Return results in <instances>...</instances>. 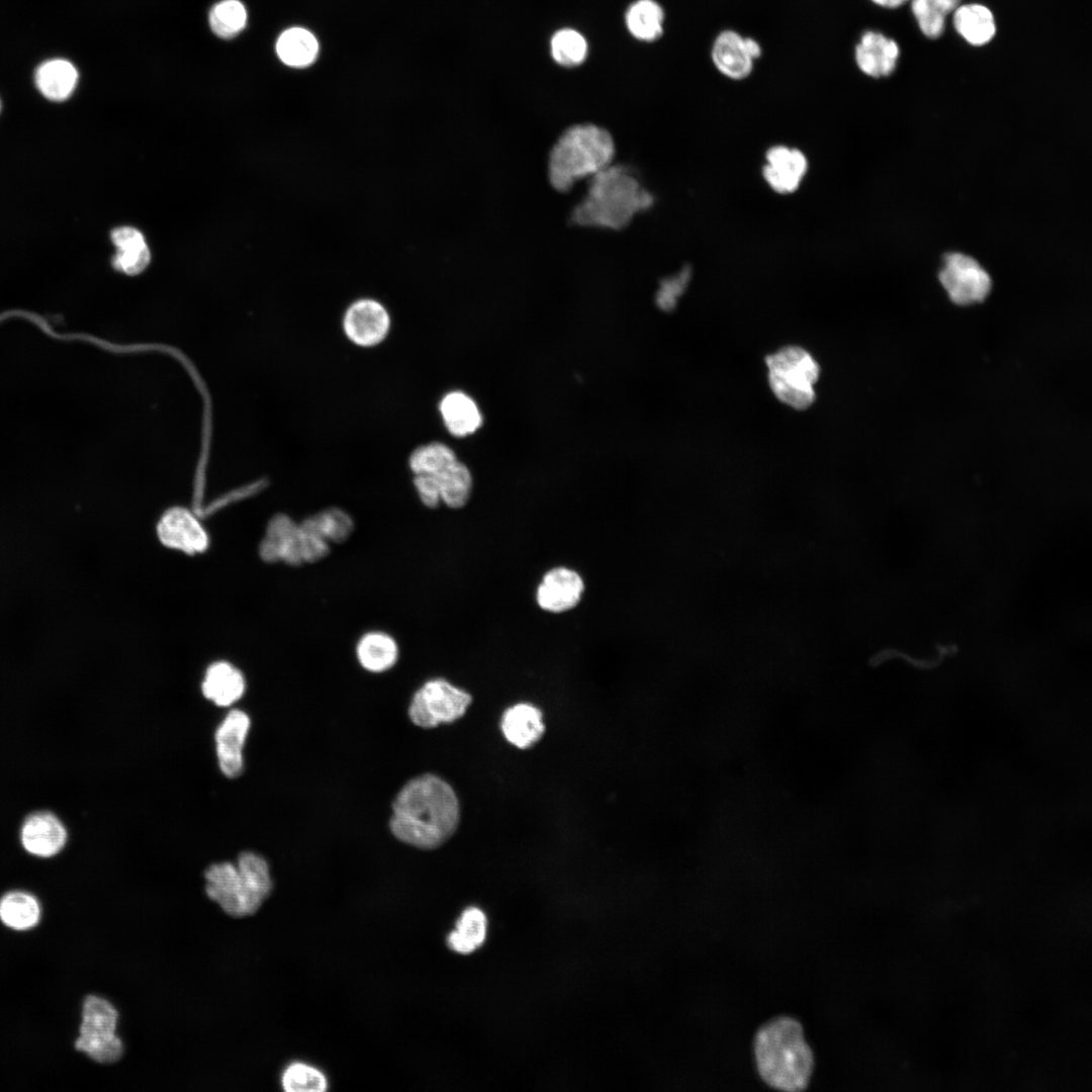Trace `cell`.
Listing matches in <instances>:
<instances>
[{"label": "cell", "mask_w": 1092, "mask_h": 1092, "mask_svg": "<svg viewBox=\"0 0 1092 1092\" xmlns=\"http://www.w3.org/2000/svg\"><path fill=\"white\" fill-rule=\"evenodd\" d=\"M485 935V914L477 907H469L462 912L456 928L449 933L447 944L452 950L467 954L484 942Z\"/></svg>", "instance_id": "4316f807"}, {"label": "cell", "mask_w": 1092, "mask_h": 1092, "mask_svg": "<svg viewBox=\"0 0 1092 1092\" xmlns=\"http://www.w3.org/2000/svg\"><path fill=\"white\" fill-rule=\"evenodd\" d=\"M356 655L359 663L368 671L383 672L397 661L398 646L389 634L381 631L365 633L357 642Z\"/></svg>", "instance_id": "cb8c5ba5"}, {"label": "cell", "mask_w": 1092, "mask_h": 1092, "mask_svg": "<svg viewBox=\"0 0 1092 1092\" xmlns=\"http://www.w3.org/2000/svg\"><path fill=\"white\" fill-rule=\"evenodd\" d=\"M34 83L43 97L62 102L73 94L78 83V71L67 60L52 59L38 66Z\"/></svg>", "instance_id": "44dd1931"}, {"label": "cell", "mask_w": 1092, "mask_h": 1092, "mask_svg": "<svg viewBox=\"0 0 1092 1092\" xmlns=\"http://www.w3.org/2000/svg\"><path fill=\"white\" fill-rule=\"evenodd\" d=\"M900 56L898 43L881 32L866 31L855 47L854 58L859 70L873 78L889 76Z\"/></svg>", "instance_id": "e0dca14e"}, {"label": "cell", "mask_w": 1092, "mask_h": 1092, "mask_svg": "<svg viewBox=\"0 0 1092 1092\" xmlns=\"http://www.w3.org/2000/svg\"><path fill=\"white\" fill-rule=\"evenodd\" d=\"M119 1014L105 998L89 995L82 1007L80 1035L75 1048L100 1064H113L123 1055L121 1038L116 1034Z\"/></svg>", "instance_id": "8992f818"}, {"label": "cell", "mask_w": 1092, "mask_h": 1092, "mask_svg": "<svg viewBox=\"0 0 1092 1092\" xmlns=\"http://www.w3.org/2000/svg\"><path fill=\"white\" fill-rule=\"evenodd\" d=\"M205 892L224 913L233 917L255 914L266 897L237 863L221 861L210 864L205 873Z\"/></svg>", "instance_id": "52a82bcc"}, {"label": "cell", "mask_w": 1092, "mask_h": 1092, "mask_svg": "<svg viewBox=\"0 0 1092 1092\" xmlns=\"http://www.w3.org/2000/svg\"><path fill=\"white\" fill-rule=\"evenodd\" d=\"M761 55L760 46L752 38L742 37L733 30L722 31L715 39L712 60L720 73L734 80L747 77L753 61Z\"/></svg>", "instance_id": "4fadbf2b"}, {"label": "cell", "mask_w": 1092, "mask_h": 1092, "mask_svg": "<svg viewBox=\"0 0 1092 1092\" xmlns=\"http://www.w3.org/2000/svg\"><path fill=\"white\" fill-rule=\"evenodd\" d=\"M390 317L377 300L362 298L354 301L346 310L343 329L347 338L360 347H373L387 336Z\"/></svg>", "instance_id": "8fae6325"}, {"label": "cell", "mask_w": 1092, "mask_h": 1092, "mask_svg": "<svg viewBox=\"0 0 1092 1092\" xmlns=\"http://www.w3.org/2000/svg\"><path fill=\"white\" fill-rule=\"evenodd\" d=\"M612 134L594 123L573 124L562 131L548 159V178L559 192H567L582 179L592 178L613 164Z\"/></svg>", "instance_id": "277c9868"}, {"label": "cell", "mask_w": 1092, "mask_h": 1092, "mask_svg": "<svg viewBox=\"0 0 1092 1092\" xmlns=\"http://www.w3.org/2000/svg\"><path fill=\"white\" fill-rule=\"evenodd\" d=\"M664 11L655 0H636L625 13L629 33L641 41H653L663 33Z\"/></svg>", "instance_id": "d4e9b609"}, {"label": "cell", "mask_w": 1092, "mask_h": 1092, "mask_svg": "<svg viewBox=\"0 0 1092 1092\" xmlns=\"http://www.w3.org/2000/svg\"><path fill=\"white\" fill-rule=\"evenodd\" d=\"M871 1H873L875 4H877L879 6H882V7L896 8V7H899V6L903 5L904 3H906L909 0H871Z\"/></svg>", "instance_id": "60d3db41"}, {"label": "cell", "mask_w": 1092, "mask_h": 1092, "mask_svg": "<svg viewBox=\"0 0 1092 1092\" xmlns=\"http://www.w3.org/2000/svg\"><path fill=\"white\" fill-rule=\"evenodd\" d=\"M911 10L922 33L938 37L944 29L945 17L953 12L961 0H910Z\"/></svg>", "instance_id": "4dcf8cb0"}, {"label": "cell", "mask_w": 1092, "mask_h": 1092, "mask_svg": "<svg viewBox=\"0 0 1092 1092\" xmlns=\"http://www.w3.org/2000/svg\"><path fill=\"white\" fill-rule=\"evenodd\" d=\"M111 239L117 250H131L147 246L142 233L131 226L114 229L111 233Z\"/></svg>", "instance_id": "ab89813d"}, {"label": "cell", "mask_w": 1092, "mask_h": 1092, "mask_svg": "<svg viewBox=\"0 0 1092 1092\" xmlns=\"http://www.w3.org/2000/svg\"><path fill=\"white\" fill-rule=\"evenodd\" d=\"M318 43L314 35L301 27L284 30L277 39L276 53L287 66L304 68L316 59Z\"/></svg>", "instance_id": "484cf974"}, {"label": "cell", "mask_w": 1092, "mask_h": 1092, "mask_svg": "<svg viewBox=\"0 0 1092 1092\" xmlns=\"http://www.w3.org/2000/svg\"><path fill=\"white\" fill-rule=\"evenodd\" d=\"M203 696L219 707H229L244 695L246 681L243 673L226 661L210 664L202 681Z\"/></svg>", "instance_id": "ffe728a7"}, {"label": "cell", "mask_w": 1092, "mask_h": 1092, "mask_svg": "<svg viewBox=\"0 0 1092 1092\" xmlns=\"http://www.w3.org/2000/svg\"><path fill=\"white\" fill-rule=\"evenodd\" d=\"M505 738L518 748H528L543 735L545 726L541 711L529 703H519L508 708L500 724Z\"/></svg>", "instance_id": "d6986e66"}, {"label": "cell", "mask_w": 1092, "mask_h": 1092, "mask_svg": "<svg viewBox=\"0 0 1092 1092\" xmlns=\"http://www.w3.org/2000/svg\"><path fill=\"white\" fill-rule=\"evenodd\" d=\"M328 1084L320 1069L302 1062L289 1064L281 1075V1085L286 1092H324Z\"/></svg>", "instance_id": "836d02e7"}, {"label": "cell", "mask_w": 1092, "mask_h": 1092, "mask_svg": "<svg viewBox=\"0 0 1092 1092\" xmlns=\"http://www.w3.org/2000/svg\"><path fill=\"white\" fill-rule=\"evenodd\" d=\"M768 383L774 394L795 410H806L815 400L814 385L820 369L805 349L788 346L766 356Z\"/></svg>", "instance_id": "5b68a950"}, {"label": "cell", "mask_w": 1092, "mask_h": 1092, "mask_svg": "<svg viewBox=\"0 0 1092 1092\" xmlns=\"http://www.w3.org/2000/svg\"><path fill=\"white\" fill-rule=\"evenodd\" d=\"M309 519L329 543L345 542L354 530L352 517L339 508L326 509Z\"/></svg>", "instance_id": "e575fe53"}, {"label": "cell", "mask_w": 1092, "mask_h": 1092, "mask_svg": "<svg viewBox=\"0 0 1092 1092\" xmlns=\"http://www.w3.org/2000/svg\"><path fill=\"white\" fill-rule=\"evenodd\" d=\"M150 259L148 246L131 250H117L112 259V265L114 269L126 275H138L147 268Z\"/></svg>", "instance_id": "74e56055"}, {"label": "cell", "mask_w": 1092, "mask_h": 1092, "mask_svg": "<svg viewBox=\"0 0 1092 1092\" xmlns=\"http://www.w3.org/2000/svg\"><path fill=\"white\" fill-rule=\"evenodd\" d=\"M157 535L166 547L189 555L202 553L209 543L207 533L195 515L183 507L164 512L157 525Z\"/></svg>", "instance_id": "30bf717a"}, {"label": "cell", "mask_w": 1092, "mask_h": 1092, "mask_svg": "<svg viewBox=\"0 0 1092 1092\" xmlns=\"http://www.w3.org/2000/svg\"><path fill=\"white\" fill-rule=\"evenodd\" d=\"M250 727L249 715L241 710H233L222 719L215 731L218 765L228 778H237L243 772V751Z\"/></svg>", "instance_id": "7c38bea8"}, {"label": "cell", "mask_w": 1092, "mask_h": 1092, "mask_svg": "<svg viewBox=\"0 0 1092 1092\" xmlns=\"http://www.w3.org/2000/svg\"><path fill=\"white\" fill-rule=\"evenodd\" d=\"M587 52L585 37L574 28L558 29L551 36V57L560 66L575 67L582 64L587 57Z\"/></svg>", "instance_id": "1f68e13d"}, {"label": "cell", "mask_w": 1092, "mask_h": 1092, "mask_svg": "<svg viewBox=\"0 0 1092 1092\" xmlns=\"http://www.w3.org/2000/svg\"><path fill=\"white\" fill-rule=\"evenodd\" d=\"M765 159L762 175L770 188L780 194L795 192L808 170L806 156L798 149L774 146Z\"/></svg>", "instance_id": "9a60e30c"}, {"label": "cell", "mask_w": 1092, "mask_h": 1092, "mask_svg": "<svg viewBox=\"0 0 1092 1092\" xmlns=\"http://www.w3.org/2000/svg\"><path fill=\"white\" fill-rule=\"evenodd\" d=\"M652 194L626 166L611 164L592 178L571 218L579 225L621 230L653 204Z\"/></svg>", "instance_id": "3957f363"}, {"label": "cell", "mask_w": 1092, "mask_h": 1092, "mask_svg": "<svg viewBox=\"0 0 1092 1092\" xmlns=\"http://www.w3.org/2000/svg\"><path fill=\"white\" fill-rule=\"evenodd\" d=\"M753 1051L764 1083L788 1092L807 1088L814 1057L798 1020L781 1016L761 1025L754 1036Z\"/></svg>", "instance_id": "7a4b0ae2"}, {"label": "cell", "mask_w": 1092, "mask_h": 1092, "mask_svg": "<svg viewBox=\"0 0 1092 1092\" xmlns=\"http://www.w3.org/2000/svg\"><path fill=\"white\" fill-rule=\"evenodd\" d=\"M439 408L446 429L455 437L471 435L482 424L476 402L462 391L455 390L444 395Z\"/></svg>", "instance_id": "7402d4cb"}, {"label": "cell", "mask_w": 1092, "mask_h": 1092, "mask_svg": "<svg viewBox=\"0 0 1092 1092\" xmlns=\"http://www.w3.org/2000/svg\"><path fill=\"white\" fill-rule=\"evenodd\" d=\"M20 838L24 849L29 853L50 857L64 847L67 833L56 816L41 812L29 816L24 821Z\"/></svg>", "instance_id": "ac0fdd59"}, {"label": "cell", "mask_w": 1092, "mask_h": 1092, "mask_svg": "<svg viewBox=\"0 0 1092 1092\" xmlns=\"http://www.w3.org/2000/svg\"><path fill=\"white\" fill-rule=\"evenodd\" d=\"M457 456L452 448L441 442H431L416 448L410 458L408 465L415 475H435L454 463Z\"/></svg>", "instance_id": "d6a6232c"}, {"label": "cell", "mask_w": 1092, "mask_h": 1092, "mask_svg": "<svg viewBox=\"0 0 1092 1092\" xmlns=\"http://www.w3.org/2000/svg\"><path fill=\"white\" fill-rule=\"evenodd\" d=\"M471 703V696L443 678L424 684L414 695L408 716L414 724L432 728L461 718Z\"/></svg>", "instance_id": "ba28073f"}, {"label": "cell", "mask_w": 1092, "mask_h": 1092, "mask_svg": "<svg viewBox=\"0 0 1092 1092\" xmlns=\"http://www.w3.org/2000/svg\"><path fill=\"white\" fill-rule=\"evenodd\" d=\"M952 21L957 32L975 47L988 43L996 33L993 13L979 3L959 5L953 11Z\"/></svg>", "instance_id": "603a6c76"}, {"label": "cell", "mask_w": 1092, "mask_h": 1092, "mask_svg": "<svg viewBox=\"0 0 1092 1092\" xmlns=\"http://www.w3.org/2000/svg\"><path fill=\"white\" fill-rule=\"evenodd\" d=\"M938 277L948 297L960 305L980 302L991 290L987 271L977 260L962 253L944 256Z\"/></svg>", "instance_id": "9c48e42d"}, {"label": "cell", "mask_w": 1092, "mask_h": 1092, "mask_svg": "<svg viewBox=\"0 0 1092 1092\" xmlns=\"http://www.w3.org/2000/svg\"><path fill=\"white\" fill-rule=\"evenodd\" d=\"M208 22L217 37L231 39L244 30L247 10L240 0H221L211 7Z\"/></svg>", "instance_id": "f546056e"}, {"label": "cell", "mask_w": 1092, "mask_h": 1092, "mask_svg": "<svg viewBox=\"0 0 1092 1092\" xmlns=\"http://www.w3.org/2000/svg\"><path fill=\"white\" fill-rule=\"evenodd\" d=\"M434 476L439 484L441 502L451 509H460L467 504L472 489V475L464 463L456 460Z\"/></svg>", "instance_id": "83f0119b"}, {"label": "cell", "mask_w": 1092, "mask_h": 1092, "mask_svg": "<svg viewBox=\"0 0 1092 1092\" xmlns=\"http://www.w3.org/2000/svg\"><path fill=\"white\" fill-rule=\"evenodd\" d=\"M298 528L303 562L313 563L324 559L330 553V543L314 527L309 517L298 524Z\"/></svg>", "instance_id": "d590c367"}, {"label": "cell", "mask_w": 1092, "mask_h": 1092, "mask_svg": "<svg viewBox=\"0 0 1092 1092\" xmlns=\"http://www.w3.org/2000/svg\"><path fill=\"white\" fill-rule=\"evenodd\" d=\"M40 918L37 900L24 892H11L0 900V919L8 927L25 930L35 926Z\"/></svg>", "instance_id": "f1b7e54d"}, {"label": "cell", "mask_w": 1092, "mask_h": 1092, "mask_svg": "<svg viewBox=\"0 0 1092 1092\" xmlns=\"http://www.w3.org/2000/svg\"><path fill=\"white\" fill-rule=\"evenodd\" d=\"M691 275V268L686 266L676 275L664 279L660 283V288L656 294V303L662 310L668 311L675 306L677 298L688 286Z\"/></svg>", "instance_id": "8d00e7d4"}, {"label": "cell", "mask_w": 1092, "mask_h": 1092, "mask_svg": "<svg viewBox=\"0 0 1092 1092\" xmlns=\"http://www.w3.org/2000/svg\"><path fill=\"white\" fill-rule=\"evenodd\" d=\"M259 553L266 562L302 564L298 524L284 514L274 516L267 525Z\"/></svg>", "instance_id": "2e32d148"}, {"label": "cell", "mask_w": 1092, "mask_h": 1092, "mask_svg": "<svg viewBox=\"0 0 1092 1092\" xmlns=\"http://www.w3.org/2000/svg\"><path fill=\"white\" fill-rule=\"evenodd\" d=\"M459 818V803L451 786L437 776L424 775L398 792L389 826L402 842L432 849L454 833Z\"/></svg>", "instance_id": "6da1fadb"}, {"label": "cell", "mask_w": 1092, "mask_h": 1092, "mask_svg": "<svg viewBox=\"0 0 1092 1092\" xmlns=\"http://www.w3.org/2000/svg\"><path fill=\"white\" fill-rule=\"evenodd\" d=\"M414 484L421 502L430 509L437 508L441 503L439 484L434 475L417 474Z\"/></svg>", "instance_id": "f35d334b"}, {"label": "cell", "mask_w": 1092, "mask_h": 1092, "mask_svg": "<svg viewBox=\"0 0 1092 1092\" xmlns=\"http://www.w3.org/2000/svg\"><path fill=\"white\" fill-rule=\"evenodd\" d=\"M0 111H1V100H0Z\"/></svg>", "instance_id": "b9f144b4"}, {"label": "cell", "mask_w": 1092, "mask_h": 1092, "mask_svg": "<svg viewBox=\"0 0 1092 1092\" xmlns=\"http://www.w3.org/2000/svg\"><path fill=\"white\" fill-rule=\"evenodd\" d=\"M584 592L579 573L568 567H554L542 577L536 590L538 606L549 613H564L575 608Z\"/></svg>", "instance_id": "5bb4252c"}]
</instances>
